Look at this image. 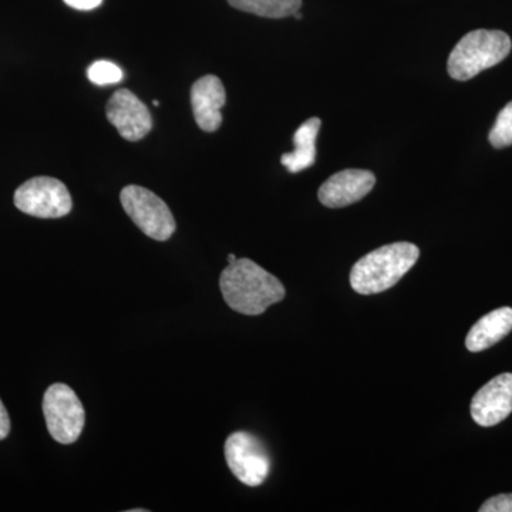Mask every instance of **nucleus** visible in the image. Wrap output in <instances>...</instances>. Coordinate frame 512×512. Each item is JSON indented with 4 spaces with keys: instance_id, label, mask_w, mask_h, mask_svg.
Returning a JSON list of instances; mask_svg holds the SVG:
<instances>
[{
    "instance_id": "obj_11",
    "label": "nucleus",
    "mask_w": 512,
    "mask_h": 512,
    "mask_svg": "<svg viewBox=\"0 0 512 512\" xmlns=\"http://www.w3.org/2000/svg\"><path fill=\"white\" fill-rule=\"evenodd\" d=\"M225 103H227V93L220 77L208 74L192 84V111L202 131L214 133L221 127V109Z\"/></svg>"
},
{
    "instance_id": "obj_10",
    "label": "nucleus",
    "mask_w": 512,
    "mask_h": 512,
    "mask_svg": "<svg viewBox=\"0 0 512 512\" xmlns=\"http://www.w3.org/2000/svg\"><path fill=\"white\" fill-rule=\"evenodd\" d=\"M375 184L376 177L372 171H339L319 188V201L328 208L348 207L363 200Z\"/></svg>"
},
{
    "instance_id": "obj_3",
    "label": "nucleus",
    "mask_w": 512,
    "mask_h": 512,
    "mask_svg": "<svg viewBox=\"0 0 512 512\" xmlns=\"http://www.w3.org/2000/svg\"><path fill=\"white\" fill-rule=\"evenodd\" d=\"M511 39L501 30L478 29L467 33L448 57V74L467 82L485 69L503 62L511 52Z\"/></svg>"
},
{
    "instance_id": "obj_18",
    "label": "nucleus",
    "mask_w": 512,
    "mask_h": 512,
    "mask_svg": "<svg viewBox=\"0 0 512 512\" xmlns=\"http://www.w3.org/2000/svg\"><path fill=\"white\" fill-rule=\"evenodd\" d=\"M64 3L76 10H93L99 8L103 0H64Z\"/></svg>"
},
{
    "instance_id": "obj_5",
    "label": "nucleus",
    "mask_w": 512,
    "mask_h": 512,
    "mask_svg": "<svg viewBox=\"0 0 512 512\" xmlns=\"http://www.w3.org/2000/svg\"><path fill=\"white\" fill-rule=\"evenodd\" d=\"M43 414L50 436L60 444H73L82 436L86 412L72 387L55 383L43 397Z\"/></svg>"
},
{
    "instance_id": "obj_4",
    "label": "nucleus",
    "mask_w": 512,
    "mask_h": 512,
    "mask_svg": "<svg viewBox=\"0 0 512 512\" xmlns=\"http://www.w3.org/2000/svg\"><path fill=\"white\" fill-rule=\"evenodd\" d=\"M120 201L128 217L147 237L160 242L173 237L177 228L173 212L153 191L140 185H127L121 191Z\"/></svg>"
},
{
    "instance_id": "obj_16",
    "label": "nucleus",
    "mask_w": 512,
    "mask_h": 512,
    "mask_svg": "<svg viewBox=\"0 0 512 512\" xmlns=\"http://www.w3.org/2000/svg\"><path fill=\"white\" fill-rule=\"evenodd\" d=\"M87 77L97 86H110V84L120 83L124 73L116 63L97 60L87 70Z\"/></svg>"
},
{
    "instance_id": "obj_13",
    "label": "nucleus",
    "mask_w": 512,
    "mask_h": 512,
    "mask_svg": "<svg viewBox=\"0 0 512 512\" xmlns=\"http://www.w3.org/2000/svg\"><path fill=\"white\" fill-rule=\"evenodd\" d=\"M322 121L319 117H312L296 130L293 136L295 150L292 153L284 154L282 165L289 173L296 174L312 167L316 161V138H318Z\"/></svg>"
},
{
    "instance_id": "obj_17",
    "label": "nucleus",
    "mask_w": 512,
    "mask_h": 512,
    "mask_svg": "<svg viewBox=\"0 0 512 512\" xmlns=\"http://www.w3.org/2000/svg\"><path fill=\"white\" fill-rule=\"evenodd\" d=\"M480 512H512V494H500L485 501Z\"/></svg>"
},
{
    "instance_id": "obj_20",
    "label": "nucleus",
    "mask_w": 512,
    "mask_h": 512,
    "mask_svg": "<svg viewBox=\"0 0 512 512\" xmlns=\"http://www.w3.org/2000/svg\"><path fill=\"white\" fill-rule=\"evenodd\" d=\"M237 256H235L234 254H229L228 255V264H232V262H235L237 261Z\"/></svg>"
},
{
    "instance_id": "obj_7",
    "label": "nucleus",
    "mask_w": 512,
    "mask_h": 512,
    "mask_svg": "<svg viewBox=\"0 0 512 512\" xmlns=\"http://www.w3.org/2000/svg\"><path fill=\"white\" fill-rule=\"evenodd\" d=\"M225 460L242 484L258 487L271 471V458L262 441L247 431L232 433L225 441Z\"/></svg>"
},
{
    "instance_id": "obj_8",
    "label": "nucleus",
    "mask_w": 512,
    "mask_h": 512,
    "mask_svg": "<svg viewBox=\"0 0 512 512\" xmlns=\"http://www.w3.org/2000/svg\"><path fill=\"white\" fill-rule=\"evenodd\" d=\"M107 119L127 141H140L153 128L146 104L127 89L117 90L106 107Z\"/></svg>"
},
{
    "instance_id": "obj_14",
    "label": "nucleus",
    "mask_w": 512,
    "mask_h": 512,
    "mask_svg": "<svg viewBox=\"0 0 512 512\" xmlns=\"http://www.w3.org/2000/svg\"><path fill=\"white\" fill-rule=\"evenodd\" d=\"M232 8L268 19H282L295 15L302 0H228Z\"/></svg>"
},
{
    "instance_id": "obj_22",
    "label": "nucleus",
    "mask_w": 512,
    "mask_h": 512,
    "mask_svg": "<svg viewBox=\"0 0 512 512\" xmlns=\"http://www.w3.org/2000/svg\"><path fill=\"white\" fill-rule=\"evenodd\" d=\"M153 104H154V106H157V107H158V106H160V101H158V100H154V101H153Z\"/></svg>"
},
{
    "instance_id": "obj_15",
    "label": "nucleus",
    "mask_w": 512,
    "mask_h": 512,
    "mask_svg": "<svg viewBox=\"0 0 512 512\" xmlns=\"http://www.w3.org/2000/svg\"><path fill=\"white\" fill-rule=\"evenodd\" d=\"M488 140L494 148L512 146V101L498 113Z\"/></svg>"
},
{
    "instance_id": "obj_9",
    "label": "nucleus",
    "mask_w": 512,
    "mask_h": 512,
    "mask_svg": "<svg viewBox=\"0 0 512 512\" xmlns=\"http://www.w3.org/2000/svg\"><path fill=\"white\" fill-rule=\"evenodd\" d=\"M512 413V373L494 377L471 400V417L478 426L493 427Z\"/></svg>"
},
{
    "instance_id": "obj_6",
    "label": "nucleus",
    "mask_w": 512,
    "mask_h": 512,
    "mask_svg": "<svg viewBox=\"0 0 512 512\" xmlns=\"http://www.w3.org/2000/svg\"><path fill=\"white\" fill-rule=\"evenodd\" d=\"M19 211L37 218H62L70 214L72 197L62 181L52 177H36L20 185L15 192Z\"/></svg>"
},
{
    "instance_id": "obj_2",
    "label": "nucleus",
    "mask_w": 512,
    "mask_h": 512,
    "mask_svg": "<svg viewBox=\"0 0 512 512\" xmlns=\"http://www.w3.org/2000/svg\"><path fill=\"white\" fill-rule=\"evenodd\" d=\"M420 249L412 242L383 245L360 258L350 271V286L360 295H375L399 284L416 265Z\"/></svg>"
},
{
    "instance_id": "obj_19",
    "label": "nucleus",
    "mask_w": 512,
    "mask_h": 512,
    "mask_svg": "<svg viewBox=\"0 0 512 512\" xmlns=\"http://www.w3.org/2000/svg\"><path fill=\"white\" fill-rule=\"evenodd\" d=\"M10 433V419L8 410L0 400V440H5Z\"/></svg>"
},
{
    "instance_id": "obj_12",
    "label": "nucleus",
    "mask_w": 512,
    "mask_h": 512,
    "mask_svg": "<svg viewBox=\"0 0 512 512\" xmlns=\"http://www.w3.org/2000/svg\"><path fill=\"white\" fill-rule=\"evenodd\" d=\"M512 330V308H500L487 313L470 329L466 346L470 352H481L497 345Z\"/></svg>"
},
{
    "instance_id": "obj_1",
    "label": "nucleus",
    "mask_w": 512,
    "mask_h": 512,
    "mask_svg": "<svg viewBox=\"0 0 512 512\" xmlns=\"http://www.w3.org/2000/svg\"><path fill=\"white\" fill-rule=\"evenodd\" d=\"M220 289L229 308L247 316L262 315L286 296L281 281L248 258L228 264L220 276Z\"/></svg>"
},
{
    "instance_id": "obj_21",
    "label": "nucleus",
    "mask_w": 512,
    "mask_h": 512,
    "mask_svg": "<svg viewBox=\"0 0 512 512\" xmlns=\"http://www.w3.org/2000/svg\"><path fill=\"white\" fill-rule=\"evenodd\" d=\"M293 18L301 20L303 18L302 13L301 12H296L295 15H293Z\"/></svg>"
}]
</instances>
